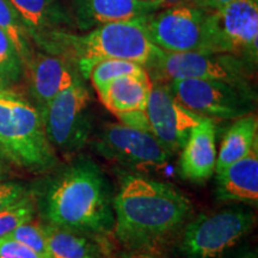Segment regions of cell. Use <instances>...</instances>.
<instances>
[{"instance_id": "6da1fadb", "label": "cell", "mask_w": 258, "mask_h": 258, "mask_svg": "<svg viewBox=\"0 0 258 258\" xmlns=\"http://www.w3.org/2000/svg\"><path fill=\"white\" fill-rule=\"evenodd\" d=\"M112 208L115 237L125 247L137 251L165 243L192 211L190 200L178 188L134 175L123 177Z\"/></svg>"}, {"instance_id": "7a4b0ae2", "label": "cell", "mask_w": 258, "mask_h": 258, "mask_svg": "<svg viewBox=\"0 0 258 258\" xmlns=\"http://www.w3.org/2000/svg\"><path fill=\"white\" fill-rule=\"evenodd\" d=\"M48 224L79 232L102 234L110 230L114 215L108 184L101 169L80 159L50 183L43 199Z\"/></svg>"}, {"instance_id": "3957f363", "label": "cell", "mask_w": 258, "mask_h": 258, "mask_svg": "<svg viewBox=\"0 0 258 258\" xmlns=\"http://www.w3.org/2000/svg\"><path fill=\"white\" fill-rule=\"evenodd\" d=\"M144 21L105 23L83 35L59 32L47 53L73 61L84 79H88L95 64L103 60H129L146 67L158 47L148 38Z\"/></svg>"}, {"instance_id": "277c9868", "label": "cell", "mask_w": 258, "mask_h": 258, "mask_svg": "<svg viewBox=\"0 0 258 258\" xmlns=\"http://www.w3.org/2000/svg\"><path fill=\"white\" fill-rule=\"evenodd\" d=\"M0 150L11 165L46 172L57 163L38 109L21 93L0 91Z\"/></svg>"}, {"instance_id": "5b68a950", "label": "cell", "mask_w": 258, "mask_h": 258, "mask_svg": "<svg viewBox=\"0 0 258 258\" xmlns=\"http://www.w3.org/2000/svg\"><path fill=\"white\" fill-rule=\"evenodd\" d=\"M254 64L228 53L185 51L171 53L158 48L146 69L152 82L177 79H209L250 85Z\"/></svg>"}, {"instance_id": "8992f818", "label": "cell", "mask_w": 258, "mask_h": 258, "mask_svg": "<svg viewBox=\"0 0 258 258\" xmlns=\"http://www.w3.org/2000/svg\"><path fill=\"white\" fill-rule=\"evenodd\" d=\"M211 10L196 4L161 8L144 21L154 46L171 53L213 50L209 31Z\"/></svg>"}, {"instance_id": "52a82bcc", "label": "cell", "mask_w": 258, "mask_h": 258, "mask_svg": "<svg viewBox=\"0 0 258 258\" xmlns=\"http://www.w3.org/2000/svg\"><path fill=\"white\" fill-rule=\"evenodd\" d=\"M254 220L243 208L202 213L185 226L180 251L186 258L221 257L252 230Z\"/></svg>"}, {"instance_id": "ba28073f", "label": "cell", "mask_w": 258, "mask_h": 258, "mask_svg": "<svg viewBox=\"0 0 258 258\" xmlns=\"http://www.w3.org/2000/svg\"><path fill=\"white\" fill-rule=\"evenodd\" d=\"M84 80L77 79L40 111L48 140L63 154L79 151L91 133V97Z\"/></svg>"}, {"instance_id": "9c48e42d", "label": "cell", "mask_w": 258, "mask_h": 258, "mask_svg": "<svg viewBox=\"0 0 258 258\" xmlns=\"http://www.w3.org/2000/svg\"><path fill=\"white\" fill-rule=\"evenodd\" d=\"M166 84L177 101L205 117L232 120L254 109L256 93L251 85L209 79H177Z\"/></svg>"}, {"instance_id": "30bf717a", "label": "cell", "mask_w": 258, "mask_h": 258, "mask_svg": "<svg viewBox=\"0 0 258 258\" xmlns=\"http://www.w3.org/2000/svg\"><path fill=\"white\" fill-rule=\"evenodd\" d=\"M209 31L214 53H228L256 66L258 60V3L234 0L211 11Z\"/></svg>"}, {"instance_id": "8fae6325", "label": "cell", "mask_w": 258, "mask_h": 258, "mask_svg": "<svg viewBox=\"0 0 258 258\" xmlns=\"http://www.w3.org/2000/svg\"><path fill=\"white\" fill-rule=\"evenodd\" d=\"M96 148L108 160L135 167H159L172 156L152 133L122 123L106 124Z\"/></svg>"}, {"instance_id": "7c38bea8", "label": "cell", "mask_w": 258, "mask_h": 258, "mask_svg": "<svg viewBox=\"0 0 258 258\" xmlns=\"http://www.w3.org/2000/svg\"><path fill=\"white\" fill-rule=\"evenodd\" d=\"M146 115L151 133L172 154L182 150L191 129L203 117L177 101L169 85L161 82H152Z\"/></svg>"}, {"instance_id": "4fadbf2b", "label": "cell", "mask_w": 258, "mask_h": 258, "mask_svg": "<svg viewBox=\"0 0 258 258\" xmlns=\"http://www.w3.org/2000/svg\"><path fill=\"white\" fill-rule=\"evenodd\" d=\"M23 74L35 106L40 111L57 93L77 79L83 78L73 61L42 50L34 51L30 60L24 64Z\"/></svg>"}, {"instance_id": "5bb4252c", "label": "cell", "mask_w": 258, "mask_h": 258, "mask_svg": "<svg viewBox=\"0 0 258 258\" xmlns=\"http://www.w3.org/2000/svg\"><path fill=\"white\" fill-rule=\"evenodd\" d=\"M24 24L29 37L42 51L59 32H72L73 14L61 0H9Z\"/></svg>"}, {"instance_id": "9a60e30c", "label": "cell", "mask_w": 258, "mask_h": 258, "mask_svg": "<svg viewBox=\"0 0 258 258\" xmlns=\"http://www.w3.org/2000/svg\"><path fill=\"white\" fill-rule=\"evenodd\" d=\"M161 8L159 0H73L72 14L76 29L89 31L112 22L144 21Z\"/></svg>"}, {"instance_id": "2e32d148", "label": "cell", "mask_w": 258, "mask_h": 258, "mask_svg": "<svg viewBox=\"0 0 258 258\" xmlns=\"http://www.w3.org/2000/svg\"><path fill=\"white\" fill-rule=\"evenodd\" d=\"M217 128L214 120L205 117L190 132L182 148L179 167L183 178L194 183H203L215 172L217 165Z\"/></svg>"}, {"instance_id": "e0dca14e", "label": "cell", "mask_w": 258, "mask_h": 258, "mask_svg": "<svg viewBox=\"0 0 258 258\" xmlns=\"http://www.w3.org/2000/svg\"><path fill=\"white\" fill-rule=\"evenodd\" d=\"M217 195L222 201L258 202V146L217 172Z\"/></svg>"}, {"instance_id": "ac0fdd59", "label": "cell", "mask_w": 258, "mask_h": 258, "mask_svg": "<svg viewBox=\"0 0 258 258\" xmlns=\"http://www.w3.org/2000/svg\"><path fill=\"white\" fill-rule=\"evenodd\" d=\"M151 85L150 76H123L109 83L98 92V97L114 115L146 110Z\"/></svg>"}, {"instance_id": "d6986e66", "label": "cell", "mask_w": 258, "mask_h": 258, "mask_svg": "<svg viewBox=\"0 0 258 258\" xmlns=\"http://www.w3.org/2000/svg\"><path fill=\"white\" fill-rule=\"evenodd\" d=\"M258 146V121L252 112L239 117L225 134L217 156L215 172L241 159Z\"/></svg>"}, {"instance_id": "ffe728a7", "label": "cell", "mask_w": 258, "mask_h": 258, "mask_svg": "<svg viewBox=\"0 0 258 258\" xmlns=\"http://www.w3.org/2000/svg\"><path fill=\"white\" fill-rule=\"evenodd\" d=\"M43 230L50 258H99L98 246L85 234L51 224Z\"/></svg>"}, {"instance_id": "44dd1931", "label": "cell", "mask_w": 258, "mask_h": 258, "mask_svg": "<svg viewBox=\"0 0 258 258\" xmlns=\"http://www.w3.org/2000/svg\"><path fill=\"white\" fill-rule=\"evenodd\" d=\"M0 28L6 32L14 43L24 67V64L30 60L35 49L24 24L22 23L18 14L10 4L9 0H0Z\"/></svg>"}, {"instance_id": "7402d4cb", "label": "cell", "mask_w": 258, "mask_h": 258, "mask_svg": "<svg viewBox=\"0 0 258 258\" xmlns=\"http://www.w3.org/2000/svg\"><path fill=\"white\" fill-rule=\"evenodd\" d=\"M123 76L146 77L148 73L143 64L134 62V61L109 59L95 64V67L90 72L89 78L91 79L93 88L98 93L112 80Z\"/></svg>"}, {"instance_id": "603a6c76", "label": "cell", "mask_w": 258, "mask_h": 258, "mask_svg": "<svg viewBox=\"0 0 258 258\" xmlns=\"http://www.w3.org/2000/svg\"><path fill=\"white\" fill-rule=\"evenodd\" d=\"M35 217V203L31 195L0 213V238L6 237L16 227L31 221Z\"/></svg>"}, {"instance_id": "cb8c5ba5", "label": "cell", "mask_w": 258, "mask_h": 258, "mask_svg": "<svg viewBox=\"0 0 258 258\" xmlns=\"http://www.w3.org/2000/svg\"><path fill=\"white\" fill-rule=\"evenodd\" d=\"M6 237L19 241L21 244L30 247L31 250L36 251L37 253L42 254L43 257L50 258L49 251H48L46 233H44L43 230V225L34 224L31 220L29 222H25V224L17 226V227H16L11 233L6 235Z\"/></svg>"}, {"instance_id": "d4e9b609", "label": "cell", "mask_w": 258, "mask_h": 258, "mask_svg": "<svg viewBox=\"0 0 258 258\" xmlns=\"http://www.w3.org/2000/svg\"><path fill=\"white\" fill-rule=\"evenodd\" d=\"M0 72L11 83L18 82L23 76V64L16 48L6 32L0 28Z\"/></svg>"}, {"instance_id": "484cf974", "label": "cell", "mask_w": 258, "mask_h": 258, "mask_svg": "<svg viewBox=\"0 0 258 258\" xmlns=\"http://www.w3.org/2000/svg\"><path fill=\"white\" fill-rule=\"evenodd\" d=\"M30 195L23 183L12 180H0V213Z\"/></svg>"}, {"instance_id": "4316f807", "label": "cell", "mask_w": 258, "mask_h": 258, "mask_svg": "<svg viewBox=\"0 0 258 258\" xmlns=\"http://www.w3.org/2000/svg\"><path fill=\"white\" fill-rule=\"evenodd\" d=\"M0 258H46L9 237L0 238Z\"/></svg>"}, {"instance_id": "83f0119b", "label": "cell", "mask_w": 258, "mask_h": 258, "mask_svg": "<svg viewBox=\"0 0 258 258\" xmlns=\"http://www.w3.org/2000/svg\"><path fill=\"white\" fill-rule=\"evenodd\" d=\"M116 117L120 120V123L128 125V127H133L140 131L150 132V123H148V118L146 115V110L140 111H129V112H122V114L115 115Z\"/></svg>"}, {"instance_id": "f1b7e54d", "label": "cell", "mask_w": 258, "mask_h": 258, "mask_svg": "<svg viewBox=\"0 0 258 258\" xmlns=\"http://www.w3.org/2000/svg\"><path fill=\"white\" fill-rule=\"evenodd\" d=\"M233 2L234 0H199L198 5L201 6V8L211 10V11H215V10L224 8V6L231 4Z\"/></svg>"}, {"instance_id": "f546056e", "label": "cell", "mask_w": 258, "mask_h": 258, "mask_svg": "<svg viewBox=\"0 0 258 258\" xmlns=\"http://www.w3.org/2000/svg\"><path fill=\"white\" fill-rule=\"evenodd\" d=\"M163 8H170V6H179L186 4H196L198 5L199 0H160Z\"/></svg>"}, {"instance_id": "4dcf8cb0", "label": "cell", "mask_w": 258, "mask_h": 258, "mask_svg": "<svg viewBox=\"0 0 258 258\" xmlns=\"http://www.w3.org/2000/svg\"><path fill=\"white\" fill-rule=\"evenodd\" d=\"M10 166H11V163H10L8 158L5 157V154L3 153V151L0 150V170L5 171V172H9Z\"/></svg>"}, {"instance_id": "1f68e13d", "label": "cell", "mask_w": 258, "mask_h": 258, "mask_svg": "<svg viewBox=\"0 0 258 258\" xmlns=\"http://www.w3.org/2000/svg\"><path fill=\"white\" fill-rule=\"evenodd\" d=\"M12 84L14 83L10 82V80L4 76V74L0 72V91H4V90L11 89Z\"/></svg>"}, {"instance_id": "d6a6232c", "label": "cell", "mask_w": 258, "mask_h": 258, "mask_svg": "<svg viewBox=\"0 0 258 258\" xmlns=\"http://www.w3.org/2000/svg\"><path fill=\"white\" fill-rule=\"evenodd\" d=\"M115 258H154L152 254L147 253V252H133V253H128V254H124V256H121V257H115Z\"/></svg>"}, {"instance_id": "836d02e7", "label": "cell", "mask_w": 258, "mask_h": 258, "mask_svg": "<svg viewBox=\"0 0 258 258\" xmlns=\"http://www.w3.org/2000/svg\"><path fill=\"white\" fill-rule=\"evenodd\" d=\"M6 173L8 172H5V171H3V170H0V180H3V179H5L6 178Z\"/></svg>"}, {"instance_id": "e575fe53", "label": "cell", "mask_w": 258, "mask_h": 258, "mask_svg": "<svg viewBox=\"0 0 258 258\" xmlns=\"http://www.w3.org/2000/svg\"><path fill=\"white\" fill-rule=\"evenodd\" d=\"M241 258H257V256H256V253H247Z\"/></svg>"}, {"instance_id": "d590c367", "label": "cell", "mask_w": 258, "mask_h": 258, "mask_svg": "<svg viewBox=\"0 0 258 258\" xmlns=\"http://www.w3.org/2000/svg\"><path fill=\"white\" fill-rule=\"evenodd\" d=\"M146 2H158V0H146ZM160 2V0H159Z\"/></svg>"}, {"instance_id": "8d00e7d4", "label": "cell", "mask_w": 258, "mask_h": 258, "mask_svg": "<svg viewBox=\"0 0 258 258\" xmlns=\"http://www.w3.org/2000/svg\"><path fill=\"white\" fill-rule=\"evenodd\" d=\"M253 2H256V3H258V0H253Z\"/></svg>"}]
</instances>
